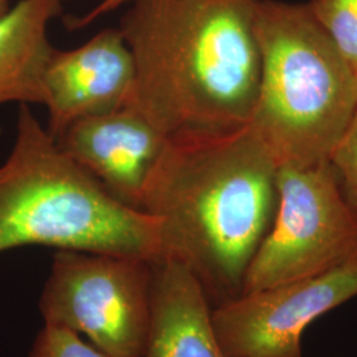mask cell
Instances as JSON below:
<instances>
[{"instance_id":"obj_1","label":"cell","mask_w":357,"mask_h":357,"mask_svg":"<svg viewBox=\"0 0 357 357\" xmlns=\"http://www.w3.org/2000/svg\"><path fill=\"white\" fill-rule=\"evenodd\" d=\"M278 163L250 125L168 138L139 211L159 222L162 258L199 282L212 308L238 298L278 206Z\"/></svg>"},{"instance_id":"obj_15","label":"cell","mask_w":357,"mask_h":357,"mask_svg":"<svg viewBox=\"0 0 357 357\" xmlns=\"http://www.w3.org/2000/svg\"><path fill=\"white\" fill-rule=\"evenodd\" d=\"M131 0H101L93 10H90L89 13L79 16V17H69L66 19L65 24L69 29H81L85 26H89L91 23H94L96 20H98L100 17H102L107 13H114L118 8L128 6Z\"/></svg>"},{"instance_id":"obj_6","label":"cell","mask_w":357,"mask_h":357,"mask_svg":"<svg viewBox=\"0 0 357 357\" xmlns=\"http://www.w3.org/2000/svg\"><path fill=\"white\" fill-rule=\"evenodd\" d=\"M278 206L243 294L328 273L357 258V215L327 162L278 168Z\"/></svg>"},{"instance_id":"obj_12","label":"cell","mask_w":357,"mask_h":357,"mask_svg":"<svg viewBox=\"0 0 357 357\" xmlns=\"http://www.w3.org/2000/svg\"><path fill=\"white\" fill-rule=\"evenodd\" d=\"M310 10L354 75L357 73V0H308Z\"/></svg>"},{"instance_id":"obj_5","label":"cell","mask_w":357,"mask_h":357,"mask_svg":"<svg viewBox=\"0 0 357 357\" xmlns=\"http://www.w3.org/2000/svg\"><path fill=\"white\" fill-rule=\"evenodd\" d=\"M151 261L57 250L38 301L45 324L84 333L113 357H144L151 330Z\"/></svg>"},{"instance_id":"obj_16","label":"cell","mask_w":357,"mask_h":357,"mask_svg":"<svg viewBox=\"0 0 357 357\" xmlns=\"http://www.w3.org/2000/svg\"><path fill=\"white\" fill-rule=\"evenodd\" d=\"M11 1L13 0H0V16H3L4 13L10 11V8L13 7Z\"/></svg>"},{"instance_id":"obj_9","label":"cell","mask_w":357,"mask_h":357,"mask_svg":"<svg viewBox=\"0 0 357 357\" xmlns=\"http://www.w3.org/2000/svg\"><path fill=\"white\" fill-rule=\"evenodd\" d=\"M54 141L118 203L139 211L143 192L168 137L130 105L78 119Z\"/></svg>"},{"instance_id":"obj_8","label":"cell","mask_w":357,"mask_h":357,"mask_svg":"<svg viewBox=\"0 0 357 357\" xmlns=\"http://www.w3.org/2000/svg\"><path fill=\"white\" fill-rule=\"evenodd\" d=\"M47 130L56 139L78 119L134 103L137 66L119 28H106L69 51L53 48L43 77Z\"/></svg>"},{"instance_id":"obj_2","label":"cell","mask_w":357,"mask_h":357,"mask_svg":"<svg viewBox=\"0 0 357 357\" xmlns=\"http://www.w3.org/2000/svg\"><path fill=\"white\" fill-rule=\"evenodd\" d=\"M261 0H131L119 20L137 66L135 106L168 138L250 123L259 90Z\"/></svg>"},{"instance_id":"obj_17","label":"cell","mask_w":357,"mask_h":357,"mask_svg":"<svg viewBox=\"0 0 357 357\" xmlns=\"http://www.w3.org/2000/svg\"><path fill=\"white\" fill-rule=\"evenodd\" d=\"M355 94H356V101H357V73L355 75Z\"/></svg>"},{"instance_id":"obj_13","label":"cell","mask_w":357,"mask_h":357,"mask_svg":"<svg viewBox=\"0 0 357 357\" xmlns=\"http://www.w3.org/2000/svg\"><path fill=\"white\" fill-rule=\"evenodd\" d=\"M328 163L349 206L357 215V109L333 147Z\"/></svg>"},{"instance_id":"obj_11","label":"cell","mask_w":357,"mask_h":357,"mask_svg":"<svg viewBox=\"0 0 357 357\" xmlns=\"http://www.w3.org/2000/svg\"><path fill=\"white\" fill-rule=\"evenodd\" d=\"M63 3L20 0L0 16V106L44 105V69L54 48L48 28L63 13Z\"/></svg>"},{"instance_id":"obj_18","label":"cell","mask_w":357,"mask_h":357,"mask_svg":"<svg viewBox=\"0 0 357 357\" xmlns=\"http://www.w3.org/2000/svg\"><path fill=\"white\" fill-rule=\"evenodd\" d=\"M63 1H66V0H63Z\"/></svg>"},{"instance_id":"obj_10","label":"cell","mask_w":357,"mask_h":357,"mask_svg":"<svg viewBox=\"0 0 357 357\" xmlns=\"http://www.w3.org/2000/svg\"><path fill=\"white\" fill-rule=\"evenodd\" d=\"M144 357H227L212 326V307L178 261L153 264L151 330Z\"/></svg>"},{"instance_id":"obj_7","label":"cell","mask_w":357,"mask_h":357,"mask_svg":"<svg viewBox=\"0 0 357 357\" xmlns=\"http://www.w3.org/2000/svg\"><path fill=\"white\" fill-rule=\"evenodd\" d=\"M356 296L357 258L312 278L241 294L212 308V326L227 357H303L308 326Z\"/></svg>"},{"instance_id":"obj_3","label":"cell","mask_w":357,"mask_h":357,"mask_svg":"<svg viewBox=\"0 0 357 357\" xmlns=\"http://www.w3.org/2000/svg\"><path fill=\"white\" fill-rule=\"evenodd\" d=\"M28 245L162 259L159 222L113 199L23 103L0 166V253Z\"/></svg>"},{"instance_id":"obj_14","label":"cell","mask_w":357,"mask_h":357,"mask_svg":"<svg viewBox=\"0 0 357 357\" xmlns=\"http://www.w3.org/2000/svg\"><path fill=\"white\" fill-rule=\"evenodd\" d=\"M28 357H113L94 345L82 342L72 330L45 324Z\"/></svg>"},{"instance_id":"obj_4","label":"cell","mask_w":357,"mask_h":357,"mask_svg":"<svg viewBox=\"0 0 357 357\" xmlns=\"http://www.w3.org/2000/svg\"><path fill=\"white\" fill-rule=\"evenodd\" d=\"M261 53L250 126L278 166L327 162L357 109L355 75L307 3L261 0Z\"/></svg>"}]
</instances>
